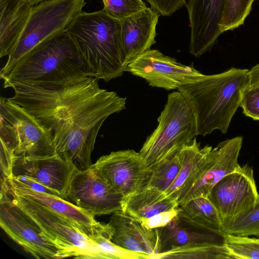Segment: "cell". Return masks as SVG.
Wrapping results in <instances>:
<instances>
[{
    "label": "cell",
    "mask_w": 259,
    "mask_h": 259,
    "mask_svg": "<svg viewBox=\"0 0 259 259\" xmlns=\"http://www.w3.org/2000/svg\"><path fill=\"white\" fill-rule=\"evenodd\" d=\"M87 76L62 84L15 83L10 102L24 108L52 132L57 153L80 170L89 167L98 132L110 115L125 108L126 98L100 89Z\"/></svg>",
    "instance_id": "1"
},
{
    "label": "cell",
    "mask_w": 259,
    "mask_h": 259,
    "mask_svg": "<svg viewBox=\"0 0 259 259\" xmlns=\"http://www.w3.org/2000/svg\"><path fill=\"white\" fill-rule=\"evenodd\" d=\"M248 70L233 67L178 87L194 113L197 135L205 136L217 130L227 132L249 87Z\"/></svg>",
    "instance_id": "2"
},
{
    "label": "cell",
    "mask_w": 259,
    "mask_h": 259,
    "mask_svg": "<svg viewBox=\"0 0 259 259\" xmlns=\"http://www.w3.org/2000/svg\"><path fill=\"white\" fill-rule=\"evenodd\" d=\"M89 76L66 29L37 44L1 78L7 88L15 83L62 84Z\"/></svg>",
    "instance_id": "3"
},
{
    "label": "cell",
    "mask_w": 259,
    "mask_h": 259,
    "mask_svg": "<svg viewBox=\"0 0 259 259\" xmlns=\"http://www.w3.org/2000/svg\"><path fill=\"white\" fill-rule=\"evenodd\" d=\"M89 75L106 82L125 71L120 42V20L103 9L81 11L67 27Z\"/></svg>",
    "instance_id": "4"
},
{
    "label": "cell",
    "mask_w": 259,
    "mask_h": 259,
    "mask_svg": "<svg viewBox=\"0 0 259 259\" xmlns=\"http://www.w3.org/2000/svg\"><path fill=\"white\" fill-rule=\"evenodd\" d=\"M158 122L139 152L145 165L150 168L179 151L197 136L193 110L179 91L168 94Z\"/></svg>",
    "instance_id": "5"
},
{
    "label": "cell",
    "mask_w": 259,
    "mask_h": 259,
    "mask_svg": "<svg viewBox=\"0 0 259 259\" xmlns=\"http://www.w3.org/2000/svg\"><path fill=\"white\" fill-rule=\"evenodd\" d=\"M8 193L24 215L68 257L108 258L100 247L70 221L17 194L10 188Z\"/></svg>",
    "instance_id": "6"
},
{
    "label": "cell",
    "mask_w": 259,
    "mask_h": 259,
    "mask_svg": "<svg viewBox=\"0 0 259 259\" xmlns=\"http://www.w3.org/2000/svg\"><path fill=\"white\" fill-rule=\"evenodd\" d=\"M85 4V0H45L34 5L18 42L1 69L0 76L6 74L37 44L65 30Z\"/></svg>",
    "instance_id": "7"
},
{
    "label": "cell",
    "mask_w": 259,
    "mask_h": 259,
    "mask_svg": "<svg viewBox=\"0 0 259 259\" xmlns=\"http://www.w3.org/2000/svg\"><path fill=\"white\" fill-rule=\"evenodd\" d=\"M207 198L216 208L224 232L259 201L252 168L246 163L225 176L212 188Z\"/></svg>",
    "instance_id": "8"
},
{
    "label": "cell",
    "mask_w": 259,
    "mask_h": 259,
    "mask_svg": "<svg viewBox=\"0 0 259 259\" xmlns=\"http://www.w3.org/2000/svg\"><path fill=\"white\" fill-rule=\"evenodd\" d=\"M243 137L237 136L220 142L185 182L177 201L179 205L198 197H207L212 188L227 175L236 170Z\"/></svg>",
    "instance_id": "9"
},
{
    "label": "cell",
    "mask_w": 259,
    "mask_h": 259,
    "mask_svg": "<svg viewBox=\"0 0 259 259\" xmlns=\"http://www.w3.org/2000/svg\"><path fill=\"white\" fill-rule=\"evenodd\" d=\"M125 199L93 164L75 170L64 198L94 217L122 210Z\"/></svg>",
    "instance_id": "10"
},
{
    "label": "cell",
    "mask_w": 259,
    "mask_h": 259,
    "mask_svg": "<svg viewBox=\"0 0 259 259\" xmlns=\"http://www.w3.org/2000/svg\"><path fill=\"white\" fill-rule=\"evenodd\" d=\"M0 226L10 238L36 258L68 257L24 215L8 193H1Z\"/></svg>",
    "instance_id": "11"
},
{
    "label": "cell",
    "mask_w": 259,
    "mask_h": 259,
    "mask_svg": "<svg viewBox=\"0 0 259 259\" xmlns=\"http://www.w3.org/2000/svg\"><path fill=\"white\" fill-rule=\"evenodd\" d=\"M93 165L125 198L147 187L152 173L139 152L131 149L111 152Z\"/></svg>",
    "instance_id": "12"
},
{
    "label": "cell",
    "mask_w": 259,
    "mask_h": 259,
    "mask_svg": "<svg viewBox=\"0 0 259 259\" xmlns=\"http://www.w3.org/2000/svg\"><path fill=\"white\" fill-rule=\"evenodd\" d=\"M125 71L145 79L153 87L166 90L193 82L204 74L193 64L187 66L157 50H149L138 56L128 65Z\"/></svg>",
    "instance_id": "13"
},
{
    "label": "cell",
    "mask_w": 259,
    "mask_h": 259,
    "mask_svg": "<svg viewBox=\"0 0 259 259\" xmlns=\"http://www.w3.org/2000/svg\"><path fill=\"white\" fill-rule=\"evenodd\" d=\"M0 116L15 127L18 146L17 156H45L56 154L52 132L24 108L2 96Z\"/></svg>",
    "instance_id": "14"
},
{
    "label": "cell",
    "mask_w": 259,
    "mask_h": 259,
    "mask_svg": "<svg viewBox=\"0 0 259 259\" xmlns=\"http://www.w3.org/2000/svg\"><path fill=\"white\" fill-rule=\"evenodd\" d=\"M226 0H186L190 22V53L196 57L211 50L222 34Z\"/></svg>",
    "instance_id": "15"
},
{
    "label": "cell",
    "mask_w": 259,
    "mask_h": 259,
    "mask_svg": "<svg viewBox=\"0 0 259 259\" xmlns=\"http://www.w3.org/2000/svg\"><path fill=\"white\" fill-rule=\"evenodd\" d=\"M78 169L67 158L56 153L45 156H17L14 176H24L56 192L65 198L70 181Z\"/></svg>",
    "instance_id": "16"
},
{
    "label": "cell",
    "mask_w": 259,
    "mask_h": 259,
    "mask_svg": "<svg viewBox=\"0 0 259 259\" xmlns=\"http://www.w3.org/2000/svg\"><path fill=\"white\" fill-rule=\"evenodd\" d=\"M160 15L153 8L143 10L120 20V42L125 67L156 43V26Z\"/></svg>",
    "instance_id": "17"
},
{
    "label": "cell",
    "mask_w": 259,
    "mask_h": 259,
    "mask_svg": "<svg viewBox=\"0 0 259 259\" xmlns=\"http://www.w3.org/2000/svg\"><path fill=\"white\" fill-rule=\"evenodd\" d=\"M157 229L159 240L157 254L193 244L226 245V233L194 222L179 212L169 224Z\"/></svg>",
    "instance_id": "18"
},
{
    "label": "cell",
    "mask_w": 259,
    "mask_h": 259,
    "mask_svg": "<svg viewBox=\"0 0 259 259\" xmlns=\"http://www.w3.org/2000/svg\"><path fill=\"white\" fill-rule=\"evenodd\" d=\"M112 232L111 240L128 250L145 254L148 259L159 252L157 229H149L123 210L113 213L108 223Z\"/></svg>",
    "instance_id": "19"
},
{
    "label": "cell",
    "mask_w": 259,
    "mask_h": 259,
    "mask_svg": "<svg viewBox=\"0 0 259 259\" xmlns=\"http://www.w3.org/2000/svg\"><path fill=\"white\" fill-rule=\"evenodd\" d=\"M10 188L17 194L50 209L70 221L88 236L98 222L95 217L59 196L35 191L13 177Z\"/></svg>",
    "instance_id": "20"
},
{
    "label": "cell",
    "mask_w": 259,
    "mask_h": 259,
    "mask_svg": "<svg viewBox=\"0 0 259 259\" xmlns=\"http://www.w3.org/2000/svg\"><path fill=\"white\" fill-rule=\"evenodd\" d=\"M34 5L29 0H0V57L14 50Z\"/></svg>",
    "instance_id": "21"
},
{
    "label": "cell",
    "mask_w": 259,
    "mask_h": 259,
    "mask_svg": "<svg viewBox=\"0 0 259 259\" xmlns=\"http://www.w3.org/2000/svg\"><path fill=\"white\" fill-rule=\"evenodd\" d=\"M178 206L177 200L166 197L164 192L148 186L126 197L122 210L140 222Z\"/></svg>",
    "instance_id": "22"
},
{
    "label": "cell",
    "mask_w": 259,
    "mask_h": 259,
    "mask_svg": "<svg viewBox=\"0 0 259 259\" xmlns=\"http://www.w3.org/2000/svg\"><path fill=\"white\" fill-rule=\"evenodd\" d=\"M212 149L208 145L201 148L195 138L180 149L182 165L176 179L164 193L166 197L177 200L185 182L205 159Z\"/></svg>",
    "instance_id": "23"
},
{
    "label": "cell",
    "mask_w": 259,
    "mask_h": 259,
    "mask_svg": "<svg viewBox=\"0 0 259 259\" xmlns=\"http://www.w3.org/2000/svg\"><path fill=\"white\" fill-rule=\"evenodd\" d=\"M178 210L179 214L194 222L212 229L223 231L219 213L207 197L193 199L179 205Z\"/></svg>",
    "instance_id": "24"
},
{
    "label": "cell",
    "mask_w": 259,
    "mask_h": 259,
    "mask_svg": "<svg viewBox=\"0 0 259 259\" xmlns=\"http://www.w3.org/2000/svg\"><path fill=\"white\" fill-rule=\"evenodd\" d=\"M235 259L226 245L193 244L171 249L152 258Z\"/></svg>",
    "instance_id": "25"
},
{
    "label": "cell",
    "mask_w": 259,
    "mask_h": 259,
    "mask_svg": "<svg viewBox=\"0 0 259 259\" xmlns=\"http://www.w3.org/2000/svg\"><path fill=\"white\" fill-rule=\"evenodd\" d=\"M112 232L108 223L98 222L89 237L97 244L109 259H148V255L122 248L111 240Z\"/></svg>",
    "instance_id": "26"
},
{
    "label": "cell",
    "mask_w": 259,
    "mask_h": 259,
    "mask_svg": "<svg viewBox=\"0 0 259 259\" xmlns=\"http://www.w3.org/2000/svg\"><path fill=\"white\" fill-rule=\"evenodd\" d=\"M180 150L152 167V173L148 186L154 187L165 193L176 179L180 169L182 160Z\"/></svg>",
    "instance_id": "27"
},
{
    "label": "cell",
    "mask_w": 259,
    "mask_h": 259,
    "mask_svg": "<svg viewBox=\"0 0 259 259\" xmlns=\"http://www.w3.org/2000/svg\"><path fill=\"white\" fill-rule=\"evenodd\" d=\"M254 0H226L221 28L223 32L244 24Z\"/></svg>",
    "instance_id": "28"
},
{
    "label": "cell",
    "mask_w": 259,
    "mask_h": 259,
    "mask_svg": "<svg viewBox=\"0 0 259 259\" xmlns=\"http://www.w3.org/2000/svg\"><path fill=\"white\" fill-rule=\"evenodd\" d=\"M226 245L235 258L259 259V238L226 233Z\"/></svg>",
    "instance_id": "29"
},
{
    "label": "cell",
    "mask_w": 259,
    "mask_h": 259,
    "mask_svg": "<svg viewBox=\"0 0 259 259\" xmlns=\"http://www.w3.org/2000/svg\"><path fill=\"white\" fill-rule=\"evenodd\" d=\"M224 232L240 236L259 237V201L254 208L231 224Z\"/></svg>",
    "instance_id": "30"
},
{
    "label": "cell",
    "mask_w": 259,
    "mask_h": 259,
    "mask_svg": "<svg viewBox=\"0 0 259 259\" xmlns=\"http://www.w3.org/2000/svg\"><path fill=\"white\" fill-rule=\"evenodd\" d=\"M103 10L118 20L138 13L147 7L142 0H102Z\"/></svg>",
    "instance_id": "31"
},
{
    "label": "cell",
    "mask_w": 259,
    "mask_h": 259,
    "mask_svg": "<svg viewBox=\"0 0 259 259\" xmlns=\"http://www.w3.org/2000/svg\"><path fill=\"white\" fill-rule=\"evenodd\" d=\"M1 140V193H7L9 182L13 177V167L16 155L14 150Z\"/></svg>",
    "instance_id": "32"
},
{
    "label": "cell",
    "mask_w": 259,
    "mask_h": 259,
    "mask_svg": "<svg viewBox=\"0 0 259 259\" xmlns=\"http://www.w3.org/2000/svg\"><path fill=\"white\" fill-rule=\"evenodd\" d=\"M240 107L245 116L259 120V86L249 87L246 90Z\"/></svg>",
    "instance_id": "33"
},
{
    "label": "cell",
    "mask_w": 259,
    "mask_h": 259,
    "mask_svg": "<svg viewBox=\"0 0 259 259\" xmlns=\"http://www.w3.org/2000/svg\"><path fill=\"white\" fill-rule=\"evenodd\" d=\"M178 206L169 210H167L149 218L140 221L141 224L149 229H157L167 225L178 214Z\"/></svg>",
    "instance_id": "34"
},
{
    "label": "cell",
    "mask_w": 259,
    "mask_h": 259,
    "mask_svg": "<svg viewBox=\"0 0 259 259\" xmlns=\"http://www.w3.org/2000/svg\"><path fill=\"white\" fill-rule=\"evenodd\" d=\"M160 15L169 16L181 9L186 0H146Z\"/></svg>",
    "instance_id": "35"
},
{
    "label": "cell",
    "mask_w": 259,
    "mask_h": 259,
    "mask_svg": "<svg viewBox=\"0 0 259 259\" xmlns=\"http://www.w3.org/2000/svg\"><path fill=\"white\" fill-rule=\"evenodd\" d=\"M0 140L3 141L15 152L18 143L16 128L11 123L2 116H0Z\"/></svg>",
    "instance_id": "36"
},
{
    "label": "cell",
    "mask_w": 259,
    "mask_h": 259,
    "mask_svg": "<svg viewBox=\"0 0 259 259\" xmlns=\"http://www.w3.org/2000/svg\"><path fill=\"white\" fill-rule=\"evenodd\" d=\"M17 180L22 183L29 187L31 189L38 192L46 193L52 195L59 196V195L55 191L45 186V185L36 182L32 179L24 176H14Z\"/></svg>",
    "instance_id": "37"
},
{
    "label": "cell",
    "mask_w": 259,
    "mask_h": 259,
    "mask_svg": "<svg viewBox=\"0 0 259 259\" xmlns=\"http://www.w3.org/2000/svg\"><path fill=\"white\" fill-rule=\"evenodd\" d=\"M249 87L259 86V63L248 70Z\"/></svg>",
    "instance_id": "38"
},
{
    "label": "cell",
    "mask_w": 259,
    "mask_h": 259,
    "mask_svg": "<svg viewBox=\"0 0 259 259\" xmlns=\"http://www.w3.org/2000/svg\"><path fill=\"white\" fill-rule=\"evenodd\" d=\"M34 6L45 0H29Z\"/></svg>",
    "instance_id": "39"
}]
</instances>
